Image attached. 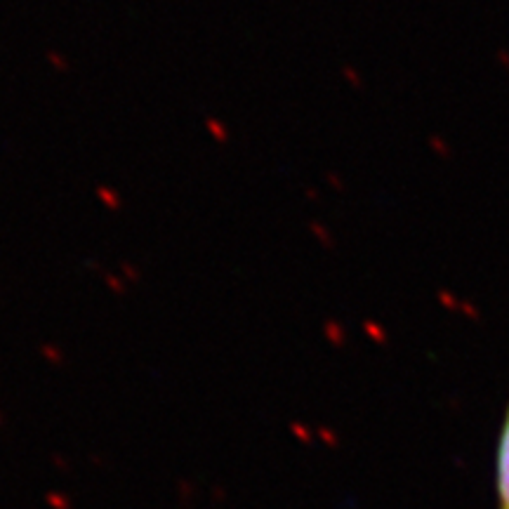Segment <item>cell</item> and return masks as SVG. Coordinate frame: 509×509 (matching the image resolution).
I'll list each match as a JSON object with an SVG mask.
<instances>
[{
  "label": "cell",
  "instance_id": "1",
  "mask_svg": "<svg viewBox=\"0 0 509 509\" xmlns=\"http://www.w3.org/2000/svg\"><path fill=\"white\" fill-rule=\"evenodd\" d=\"M493 491H495V509H509V401H507V411L502 415L498 444H495Z\"/></svg>",
  "mask_w": 509,
  "mask_h": 509
}]
</instances>
